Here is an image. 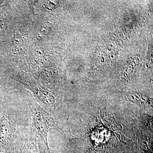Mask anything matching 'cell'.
<instances>
[{"label": "cell", "instance_id": "6da1fadb", "mask_svg": "<svg viewBox=\"0 0 153 153\" xmlns=\"http://www.w3.org/2000/svg\"><path fill=\"white\" fill-rule=\"evenodd\" d=\"M33 124L43 142L49 150L48 137L49 131L54 127V122L49 113L37 104H30Z\"/></svg>", "mask_w": 153, "mask_h": 153}, {"label": "cell", "instance_id": "7a4b0ae2", "mask_svg": "<svg viewBox=\"0 0 153 153\" xmlns=\"http://www.w3.org/2000/svg\"><path fill=\"white\" fill-rule=\"evenodd\" d=\"M17 79L31 90L35 96L43 104L49 106L55 103L54 97L49 91L41 88L28 79L23 77H17Z\"/></svg>", "mask_w": 153, "mask_h": 153}, {"label": "cell", "instance_id": "3957f363", "mask_svg": "<svg viewBox=\"0 0 153 153\" xmlns=\"http://www.w3.org/2000/svg\"><path fill=\"white\" fill-rule=\"evenodd\" d=\"M14 131L13 123L9 119L3 117L0 120V143H5L10 140Z\"/></svg>", "mask_w": 153, "mask_h": 153}, {"label": "cell", "instance_id": "277c9868", "mask_svg": "<svg viewBox=\"0 0 153 153\" xmlns=\"http://www.w3.org/2000/svg\"><path fill=\"white\" fill-rule=\"evenodd\" d=\"M27 45V40L22 36L15 37L13 43L12 52L15 55L20 54L24 51Z\"/></svg>", "mask_w": 153, "mask_h": 153}, {"label": "cell", "instance_id": "5b68a950", "mask_svg": "<svg viewBox=\"0 0 153 153\" xmlns=\"http://www.w3.org/2000/svg\"><path fill=\"white\" fill-rule=\"evenodd\" d=\"M57 73L54 68L47 67L44 68L41 72V76L43 79L49 81L55 78Z\"/></svg>", "mask_w": 153, "mask_h": 153}, {"label": "cell", "instance_id": "8992f818", "mask_svg": "<svg viewBox=\"0 0 153 153\" xmlns=\"http://www.w3.org/2000/svg\"><path fill=\"white\" fill-rule=\"evenodd\" d=\"M51 26L49 22H47L44 23L41 26L40 30H39V33H38L37 35H36V38L39 39L40 38H42L43 36H47L48 34H49L50 30H51Z\"/></svg>", "mask_w": 153, "mask_h": 153}, {"label": "cell", "instance_id": "52a82bcc", "mask_svg": "<svg viewBox=\"0 0 153 153\" xmlns=\"http://www.w3.org/2000/svg\"><path fill=\"white\" fill-rule=\"evenodd\" d=\"M149 145H151L148 143L146 140L145 141L141 140V141L140 142V146L141 148L146 153L149 152L152 150L151 146Z\"/></svg>", "mask_w": 153, "mask_h": 153}, {"label": "cell", "instance_id": "ba28073f", "mask_svg": "<svg viewBox=\"0 0 153 153\" xmlns=\"http://www.w3.org/2000/svg\"><path fill=\"white\" fill-rule=\"evenodd\" d=\"M6 28V24L4 19L0 16V35H2L4 32Z\"/></svg>", "mask_w": 153, "mask_h": 153}]
</instances>
